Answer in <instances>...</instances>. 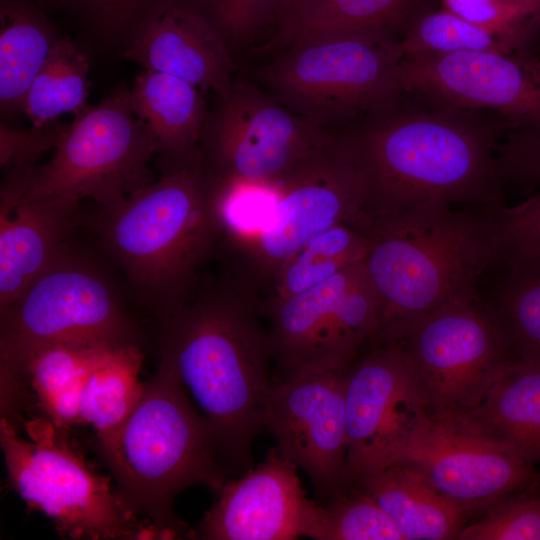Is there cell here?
I'll list each match as a JSON object with an SVG mask.
<instances>
[{
	"instance_id": "cell-29",
	"label": "cell",
	"mask_w": 540,
	"mask_h": 540,
	"mask_svg": "<svg viewBox=\"0 0 540 540\" xmlns=\"http://www.w3.org/2000/svg\"><path fill=\"white\" fill-rule=\"evenodd\" d=\"M502 264L505 273L488 303L512 355L540 365V256Z\"/></svg>"
},
{
	"instance_id": "cell-16",
	"label": "cell",
	"mask_w": 540,
	"mask_h": 540,
	"mask_svg": "<svg viewBox=\"0 0 540 540\" xmlns=\"http://www.w3.org/2000/svg\"><path fill=\"white\" fill-rule=\"evenodd\" d=\"M350 366H313L273 378L264 408V429L278 452L306 473L325 501L344 490Z\"/></svg>"
},
{
	"instance_id": "cell-26",
	"label": "cell",
	"mask_w": 540,
	"mask_h": 540,
	"mask_svg": "<svg viewBox=\"0 0 540 540\" xmlns=\"http://www.w3.org/2000/svg\"><path fill=\"white\" fill-rule=\"evenodd\" d=\"M57 37L32 0H0V102L15 108L43 66Z\"/></svg>"
},
{
	"instance_id": "cell-30",
	"label": "cell",
	"mask_w": 540,
	"mask_h": 540,
	"mask_svg": "<svg viewBox=\"0 0 540 540\" xmlns=\"http://www.w3.org/2000/svg\"><path fill=\"white\" fill-rule=\"evenodd\" d=\"M88 59L67 37L57 38L33 79L22 109L33 126H44L66 113L81 115L87 103Z\"/></svg>"
},
{
	"instance_id": "cell-9",
	"label": "cell",
	"mask_w": 540,
	"mask_h": 540,
	"mask_svg": "<svg viewBox=\"0 0 540 540\" xmlns=\"http://www.w3.org/2000/svg\"><path fill=\"white\" fill-rule=\"evenodd\" d=\"M365 177L342 135L300 165L276 189L258 227L224 241L233 254L230 277L254 300L280 264L321 232L344 222L367 225Z\"/></svg>"
},
{
	"instance_id": "cell-36",
	"label": "cell",
	"mask_w": 540,
	"mask_h": 540,
	"mask_svg": "<svg viewBox=\"0 0 540 540\" xmlns=\"http://www.w3.org/2000/svg\"><path fill=\"white\" fill-rule=\"evenodd\" d=\"M226 41L252 36L271 19L273 0H189Z\"/></svg>"
},
{
	"instance_id": "cell-42",
	"label": "cell",
	"mask_w": 540,
	"mask_h": 540,
	"mask_svg": "<svg viewBox=\"0 0 540 540\" xmlns=\"http://www.w3.org/2000/svg\"><path fill=\"white\" fill-rule=\"evenodd\" d=\"M38 1H40V2H43V3H44V2H48V1H51V0H38Z\"/></svg>"
},
{
	"instance_id": "cell-5",
	"label": "cell",
	"mask_w": 540,
	"mask_h": 540,
	"mask_svg": "<svg viewBox=\"0 0 540 540\" xmlns=\"http://www.w3.org/2000/svg\"><path fill=\"white\" fill-rule=\"evenodd\" d=\"M88 222L137 299L158 320L173 313L188 299L220 239L201 151L118 204L100 208Z\"/></svg>"
},
{
	"instance_id": "cell-32",
	"label": "cell",
	"mask_w": 540,
	"mask_h": 540,
	"mask_svg": "<svg viewBox=\"0 0 540 540\" xmlns=\"http://www.w3.org/2000/svg\"><path fill=\"white\" fill-rule=\"evenodd\" d=\"M351 487L355 489L341 491L323 506L319 540H403L373 498L361 487Z\"/></svg>"
},
{
	"instance_id": "cell-24",
	"label": "cell",
	"mask_w": 540,
	"mask_h": 540,
	"mask_svg": "<svg viewBox=\"0 0 540 540\" xmlns=\"http://www.w3.org/2000/svg\"><path fill=\"white\" fill-rule=\"evenodd\" d=\"M453 419L540 461V365L514 358L482 401Z\"/></svg>"
},
{
	"instance_id": "cell-20",
	"label": "cell",
	"mask_w": 540,
	"mask_h": 540,
	"mask_svg": "<svg viewBox=\"0 0 540 540\" xmlns=\"http://www.w3.org/2000/svg\"><path fill=\"white\" fill-rule=\"evenodd\" d=\"M79 203L56 196L0 213V308L15 300L72 237L81 222Z\"/></svg>"
},
{
	"instance_id": "cell-18",
	"label": "cell",
	"mask_w": 540,
	"mask_h": 540,
	"mask_svg": "<svg viewBox=\"0 0 540 540\" xmlns=\"http://www.w3.org/2000/svg\"><path fill=\"white\" fill-rule=\"evenodd\" d=\"M297 467L271 448L263 462L219 489L193 536L204 540H319L324 507L309 499Z\"/></svg>"
},
{
	"instance_id": "cell-6",
	"label": "cell",
	"mask_w": 540,
	"mask_h": 540,
	"mask_svg": "<svg viewBox=\"0 0 540 540\" xmlns=\"http://www.w3.org/2000/svg\"><path fill=\"white\" fill-rule=\"evenodd\" d=\"M156 153V136L134 112L130 90L119 89L66 126L47 164L6 166L0 213L56 196L90 198L110 208L152 182L148 163Z\"/></svg>"
},
{
	"instance_id": "cell-7",
	"label": "cell",
	"mask_w": 540,
	"mask_h": 540,
	"mask_svg": "<svg viewBox=\"0 0 540 540\" xmlns=\"http://www.w3.org/2000/svg\"><path fill=\"white\" fill-rule=\"evenodd\" d=\"M53 342L140 344L112 275L71 237L11 303L0 308L1 382Z\"/></svg>"
},
{
	"instance_id": "cell-19",
	"label": "cell",
	"mask_w": 540,
	"mask_h": 540,
	"mask_svg": "<svg viewBox=\"0 0 540 540\" xmlns=\"http://www.w3.org/2000/svg\"><path fill=\"white\" fill-rule=\"evenodd\" d=\"M133 27L127 59L203 94L213 91L220 98L233 86L227 41L189 0H158Z\"/></svg>"
},
{
	"instance_id": "cell-35",
	"label": "cell",
	"mask_w": 540,
	"mask_h": 540,
	"mask_svg": "<svg viewBox=\"0 0 540 540\" xmlns=\"http://www.w3.org/2000/svg\"><path fill=\"white\" fill-rule=\"evenodd\" d=\"M443 9L527 49L540 27L510 0H440Z\"/></svg>"
},
{
	"instance_id": "cell-21",
	"label": "cell",
	"mask_w": 540,
	"mask_h": 540,
	"mask_svg": "<svg viewBox=\"0 0 540 540\" xmlns=\"http://www.w3.org/2000/svg\"><path fill=\"white\" fill-rule=\"evenodd\" d=\"M114 345L119 344L53 342L40 346L10 379L1 382V414L15 406L29 387L42 416L67 433L79 425V400L88 370Z\"/></svg>"
},
{
	"instance_id": "cell-12",
	"label": "cell",
	"mask_w": 540,
	"mask_h": 540,
	"mask_svg": "<svg viewBox=\"0 0 540 540\" xmlns=\"http://www.w3.org/2000/svg\"><path fill=\"white\" fill-rule=\"evenodd\" d=\"M203 130L212 185L276 189L333 135L246 83H234Z\"/></svg>"
},
{
	"instance_id": "cell-3",
	"label": "cell",
	"mask_w": 540,
	"mask_h": 540,
	"mask_svg": "<svg viewBox=\"0 0 540 540\" xmlns=\"http://www.w3.org/2000/svg\"><path fill=\"white\" fill-rule=\"evenodd\" d=\"M426 205L371 215L366 271L379 301L370 343L400 342L423 318L477 289L494 263V213Z\"/></svg>"
},
{
	"instance_id": "cell-28",
	"label": "cell",
	"mask_w": 540,
	"mask_h": 540,
	"mask_svg": "<svg viewBox=\"0 0 540 540\" xmlns=\"http://www.w3.org/2000/svg\"><path fill=\"white\" fill-rule=\"evenodd\" d=\"M413 0H302L278 26L268 48L342 33H387Z\"/></svg>"
},
{
	"instance_id": "cell-37",
	"label": "cell",
	"mask_w": 540,
	"mask_h": 540,
	"mask_svg": "<svg viewBox=\"0 0 540 540\" xmlns=\"http://www.w3.org/2000/svg\"><path fill=\"white\" fill-rule=\"evenodd\" d=\"M496 144L497 169L502 184H540V135L528 130H506Z\"/></svg>"
},
{
	"instance_id": "cell-31",
	"label": "cell",
	"mask_w": 540,
	"mask_h": 540,
	"mask_svg": "<svg viewBox=\"0 0 540 540\" xmlns=\"http://www.w3.org/2000/svg\"><path fill=\"white\" fill-rule=\"evenodd\" d=\"M402 58L473 51L518 50L510 41L442 9L417 19L397 41Z\"/></svg>"
},
{
	"instance_id": "cell-13",
	"label": "cell",
	"mask_w": 540,
	"mask_h": 540,
	"mask_svg": "<svg viewBox=\"0 0 540 540\" xmlns=\"http://www.w3.org/2000/svg\"><path fill=\"white\" fill-rule=\"evenodd\" d=\"M260 314L269 322L272 356L282 376L313 366H350L375 336L379 301L363 260Z\"/></svg>"
},
{
	"instance_id": "cell-40",
	"label": "cell",
	"mask_w": 540,
	"mask_h": 540,
	"mask_svg": "<svg viewBox=\"0 0 540 540\" xmlns=\"http://www.w3.org/2000/svg\"><path fill=\"white\" fill-rule=\"evenodd\" d=\"M302 0H273L271 20L279 26Z\"/></svg>"
},
{
	"instance_id": "cell-22",
	"label": "cell",
	"mask_w": 540,
	"mask_h": 540,
	"mask_svg": "<svg viewBox=\"0 0 540 540\" xmlns=\"http://www.w3.org/2000/svg\"><path fill=\"white\" fill-rule=\"evenodd\" d=\"M130 98L136 115L156 136L163 173L185 165L198 154L206 109L203 93L197 87L144 69L132 84Z\"/></svg>"
},
{
	"instance_id": "cell-27",
	"label": "cell",
	"mask_w": 540,
	"mask_h": 540,
	"mask_svg": "<svg viewBox=\"0 0 540 540\" xmlns=\"http://www.w3.org/2000/svg\"><path fill=\"white\" fill-rule=\"evenodd\" d=\"M143 362L140 344L114 345L88 370L79 400V425L96 435L118 427L140 402L146 383L139 380Z\"/></svg>"
},
{
	"instance_id": "cell-34",
	"label": "cell",
	"mask_w": 540,
	"mask_h": 540,
	"mask_svg": "<svg viewBox=\"0 0 540 540\" xmlns=\"http://www.w3.org/2000/svg\"><path fill=\"white\" fill-rule=\"evenodd\" d=\"M494 262L540 256V191L494 213Z\"/></svg>"
},
{
	"instance_id": "cell-33",
	"label": "cell",
	"mask_w": 540,
	"mask_h": 540,
	"mask_svg": "<svg viewBox=\"0 0 540 540\" xmlns=\"http://www.w3.org/2000/svg\"><path fill=\"white\" fill-rule=\"evenodd\" d=\"M460 540H540V489L509 497L464 526Z\"/></svg>"
},
{
	"instance_id": "cell-10",
	"label": "cell",
	"mask_w": 540,
	"mask_h": 540,
	"mask_svg": "<svg viewBox=\"0 0 540 540\" xmlns=\"http://www.w3.org/2000/svg\"><path fill=\"white\" fill-rule=\"evenodd\" d=\"M261 70L273 96L317 126L396 100L402 60L387 33L320 36L284 48Z\"/></svg>"
},
{
	"instance_id": "cell-8",
	"label": "cell",
	"mask_w": 540,
	"mask_h": 540,
	"mask_svg": "<svg viewBox=\"0 0 540 540\" xmlns=\"http://www.w3.org/2000/svg\"><path fill=\"white\" fill-rule=\"evenodd\" d=\"M0 419V444L9 481L30 507L49 517L62 537L92 540L159 539L152 525L120 497L110 480L84 461L44 416Z\"/></svg>"
},
{
	"instance_id": "cell-1",
	"label": "cell",
	"mask_w": 540,
	"mask_h": 540,
	"mask_svg": "<svg viewBox=\"0 0 540 540\" xmlns=\"http://www.w3.org/2000/svg\"><path fill=\"white\" fill-rule=\"evenodd\" d=\"M257 304L228 275L197 281L176 311L159 319V358L175 370L234 474L247 471L264 429L272 378L268 330Z\"/></svg>"
},
{
	"instance_id": "cell-14",
	"label": "cell",
	"mask_w": 540,
	"mask_h": 540,
	"mask_svg": "<svg viewBox=\"0 0 540 540\" xmlns=\"http://www.w3.org/2000/svg\"><path fill=\"white\" fill-rule=\"evenodd\" d=\"M393 464L416 468L468 512L488 510L509 497L540 489V473L533 463L456 419L431 415L385 453L371 473Z\"/></svg>"
},
{
	"instance_id": "cell-17",
	"label": "cell",
	"mask_w": 540,
	"mask_h": 540,
	"mask_svg": "<svg viewBox=\"0 0 540 540\" xmlns=\"http://www.w3.org/2000/svg\"><path fill=\"white\" fill-rule=\"evenodd\" d=\"M347 459L344 490L368 475L431 413L399 342L374 344L345 379Z\"/></svg>"
},
{
	"instance_id": "cell-41",
	"label": "cell",
	"mask_w": 540,
	"mask_h": 540,
	"mask_svg": "<svg viewBox=\"0 0 540 540\" xmlns=\"http://www.w3.org/2000/svg\"><path fill=\"white\" fill-rule=\"evenodd\" d=\"M540 27V0H510Z\"/></svg>"
},
{
	"instance_id": "cell-23",
	"label": "cell",
	"mask_w": 540,
	"mask_h": 540,
	"mask_svg": "<svg viewBox=\"0 0 540 540\" xmlns=\"http://www.w3.org/2000/svg\"><path fill=\"white\" fill-rule=\"evenodd\" d=\"M355 485L373 498L403 540L458 539L465 526L468 511L410 465L383 467Z\"/></svg>"
},
{
	"instance_id": "cell-4",
	"label": "cell",
	"mask_w": 540,
	"mask_h": 540,
	"mask_svg": "<svg viewBox=\"0 0 540 540\" xmlns=\"http://www.w3.org/2000/svg\"><path fill=\"white\" fill-rule=\"evenodd\" d=\"M89 446L110 471L120 497L146 517L159 539L193 536L173 512L181 491L205 486L217 493L234 475L207 421L161 358L131 414L110 432L92 435Z\"/></svg>"
},
{
	"instance_id": "cell-15",
	"label": "cell",
	"mask_w": 540,
	"mask_h": 540,
	"mask_svg": "<svg viewBox=\"0 0 540 540\" xmlns=\"http://www.w3.org/2000/svg\"><path fill=\"white\" fill-rule=\"evenodd\" d=\"M396 85L439 106L494 111L506 130L540 135V59L527 49L405 57Z\"/></svg>"
},
{
	"instance_id": "cell-38",
	"label": "cell",
	"mask_w": 540,
	"mask_h": 540,
	"mask_svg": "<svg viewBox=\"0 0 540 540\" xmlns=\"http://www.w3.org/2000/svg\"><path fill=\"white\" fill-rule=\"evenodd\" d=\"M91 27L113 33L133 27L158 0H58Z\"/></svg>"
},
{
	"instance_id": "cell-39",
	"label": "cell",
	"mask_w": 540,
	"mask_h": 540,
	"mask_svg": "<svg viewBox=\"0 0 540 540\" xmlns=\"http://www.w3.org/2000/svg\"><path fill=\"white\" fill-rule=\"evenodd\" d=\"M50 123L40 127L32 126L28 130L21 131L11 130L1 125V166L33 163L43 151L55 148L66 126Z\"/></svg>"
},
{
	"instance_id": "cell-25",
	"label": "cell",
	"mask_w": 540,
	"mask_h": 540,
	"mask_svg": "<svg viewBox=\"0 0 540 540\" xmlns=\"http://www.w3.org/2000/svg\"><path fill=\"white\" fill-rule=\"evenodd\" d=\"M367 225L340 223L314 236L288 256L257 300L259 312L363 261L368 250Z\"/></svg>"
},
{
	"instance_id": "cell-2",
	"label": "cell",
	"mask_w": 540,
	"mask_h": 540,
	"mask_svg": "<svg viewBox=\"0 0 540 540\" xmlns=\"http://www.w3.org/2000/svg\"><path fill=\"white\" fill-rule=\"evenodd\" d=\"M393 102L342 135L365 177L370 215L426 205H505L495 152L503 126L478 119L474 111L439 105L434 111H399L392 110Z\"/></svg>"
},
{
	"instance_id": "cell-11",
	"label": "cell",
	"mask_w": 540,
	"mask_h": 540,
	"mask_svg": "<svg viewBox=\"0 0 540 540\" xmlns=\"http://www.w3.org/2000/svg\"><path fill=\"white\" fill-rule=\"evenodd\" d=\"M432 416L474 409L515 358L478 290L442 305L399 342Z\"/></svg>"
}]
</instances>
